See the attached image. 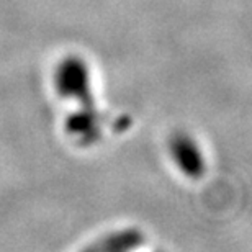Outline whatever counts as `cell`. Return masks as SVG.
<instances>
[{"label": "cell", "instance_id": "obj_1", "mask_svg": "<svg viewBox=\"0 0 252 252\" xmlns=\"http://www.w3.org/2000/svg\"><path fill=\"white\" fill-rule=\"evenodd\" d=\"M53 87L59 98L77 103L79 108H97L92 69L79 54H70L58 63L53 70Z\"/></svg>", "mask_w": 252, "mask_h": 252}, {"label": "cell", "instance_id": "obj_2", "mask_svg": "<svg viewBox=\"0 0 252 252\" xmlns=\"http://www.w3.org/2000/svg\"><path fill=\"white\" fill-rule=\"evenodd\" d=\"M167 154L175 170L187 180H201L208 170V159L198 139L187 131H175L167 141Z\"/></svg>", "mask_w": 252, "mask_h": 252}, {"label": "cell", "instance_id": "obj_3", "mask_svg": "<svg viewBox=\"0 0 252 252\" xmlns=\"http://www.w3.org/2000/svg\"><path fill=\"white\" fill-rule=\"evenodd\" d=\"M65 131L79 143H94L100 136V117L97 108H77L65 120Z\"/></svg>", "mask_w": 252, "mask_h": 252}, {"label": "cell", "instance_id": "obj_4", "mask_svg": "<svg viewBox=\"0 0 252 252\" xmlns=\"http://www.w3.org/2000/svg\"><path fill=\"white\" fill-rule=\"evenodd\" d=\"M144 244V236L138 229H120L107 234L100 239L98 244H94V249L102 251H131L138 249Z\"/></svg>", "mask_w": 252, "mask_h": 252}]
</instances>
